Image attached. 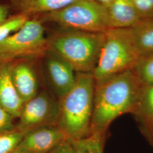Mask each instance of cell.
I'll use <instances>...</instances> for the list:
<instances>
[{
	"label": "cell",
	"instance_id": "obj_6",
	"mask_svg": "<svg viewBox=\"0 0 153 153\" xmlns=\"http://www.w3.org/2000/svg\"><path fill=\"white\" fill-rule=\"evenodd\" d=\"M46 51L43 23L31 18L19 31L0 42V62L43 56Z\"/></svg>",
	"mask_w": 153,
	"mask_h": 153
},
{
	"label": "cell",
	"instance_id": "obj_20",
	"mask_svg": "<svg viewBox=\"0 0 153 153\" xmlns=\"http://www.w3.org/2000/svg\"><path fill=\"white\" fill-rule=\"evenodd\" d=\"M142 19H152L153 17V0H131Z\"/></svg>",
	"mask_w": 153,
	"mask_h": 153
},
{
	"label": "cell",
	"instance_id": "obj_22",
	"mask_svg": "<svg viewBox=\"0 0 153 153\" xmlns=\"http://www.w3.org/2000/svg\"><path fill=\"white\" fill-rule=\"evenodd\" d=\"M50 153H74L71 145V141L69 140H65L62 142L57 148Z\"/></svg>",
	"mask_w": 153,
	"mask_h": 153
},
{
	"label": "cell",
	"instance_id": "obj_11",
	"mask_svg": "<svg viewBox=\"0 0 153 153\" xmlns=\"http://www.w3.org/2000/svg\"><path fill=\"white\" fill-rule=\"evenodd\" d=\"M13 61L0 62V104L15 119H18L24 102L17 92L12 79Z\"/></svg>",
	"mask_w": 153,
	"mask_h": 153
},
{
	"label": "cell",
	"instance_id": "obj_7",
	"mask_svg": "<svg viewBox=\"0 0 153 153\" xmlns=\"http://www.w3.org/2000/svg\"><path fill=\"white\" fill-rule=\"evenodd\" d=\"M59 114V99L43 90L24 103L16 128L26 133L39 126L57 125Z\"/></svg>",
	"mask_w": 153,
	"mask_h": 153
},
{
	"label": "cell",
	"instance_id": "obj_10",
	"mask_svg": "<svg viewBox=\"0 0 153 153\" xmlns=\"http://www.w3.org/2000/svg\"><path fill=\"white\" fill-rule=\"evenodd\" d=\"M11 74L16 91L24 103L38 94V78L30 61L25 60L13 61Z\"/></svg>",
	"mask_w": 153,
	"mask_h": 153
},
{
	"label": "cell",
	"instance_id": "obj_18",
	"mask_svg": "<svg viewBox=\"0 0 153 153\" xmlns=\"http://www.w3.org/2000/svg\"><path fill=\"white\" fill-rule=\"evenodd\" d=\"M29 19L26 16L14 14L0 22V42L19 31Z\"/></svg>",
	"mask_w": 153,
	"mask_h": 153
},
{
	"label": "cell",
	"instance_id": "obj_17",
	"mask_svg": "<svg viewBox=\"0 0 153 153\" xmlns=\"http://www.w3.org/2000/svg\"><path fill=\"white\" fill-rule=\"evenodd\" d=\"M131 71L143 86H153V53L140 56Z\"/></svg>",
	"mask_w": 153,
	"mask_h": 153
},
{
	"label": "cell",
	"instance_id": "obj_19",
	"mask_svg": "<svg viewBox=\"0 0 153 153\" xmlns=\"http://www.w3.org/2000/svg\"><path fill=\"white\" fill-rule=\"evenodd\" d=\"M25 133L18 128L0 133V153H11L22 141Z\"/></svg>",
	"mask_w": 153,
	"mask_h": 153
},
{
	"label": "cell",
	"instance_id": "obj_14",
	"mask_svg": "<svg viewBox=\"0 0 153 153\" xmlns=\"http://www.w3.org/2000/svg\"><path fill=\"white\" fill-rule=\"evenodd\" d=\"M133 115L141 123L143 133L148 139L153 133V86L142 87Z\"/></svg>",
	"mask_w": 153,
	"mask_h": 153
},
{
	"label": "cell",
	"instance_id": "obj_5",
	"mask_svg": "<svg viewBox=\"0 0 153 153\" xmlns=\"http://www.w3.org/2000/svg\"><path fill=\"white\" fill-rule=\"evenodd\" d=\"M33 18L59 27L92 33H105L110 28L107 7L95 0H76L58 11Z\"/></svg>",
	"mask_w": 153,
	"mask_h": 153
},
{
	"label": "cell",
	"instance_id": "obj_2",
	"mask_svg": "<svg viewBox=\"0 0 153 153\" xmlns=\"http://www.w3.org/2000/svg\"><path fill=\"white\" fill-rule=\"evenodd\" d=\"M95 85L92 73H76L74 86L59 100L57 126L70 141L81 139L91 133Z\"/></svg>",
	"mask_w": 153,
	"mask_h": 153
},
{
	"label": "cell",
	"instance_id": "obj_21",
	"mask_svg": "<svg viewBox=\"0 0 153 153\" xmlns=\"http://www.w3.org/2000/svg\"><path fill=\"white\" fill-rule=\"evenodd\" d=\"M14 119H16L0 104V133L16 129Z\"/></svg>",
	"mask_w": 153,
	"mask_h": 153
},
{
	"label": "cell",
	"instance_id": "obj_27",
	"mask_svg": "<svg viewBox=\"0 0 153 153\" xmlns=\"http://www.w3.org/2000/svg\"><path fill=\"white\" fill-rule=\"evenodd\" d=\"M152 19H153V18H152Z\"/></svg>",
	"mask_w": 153,
	"mask_h": 153
},
{
	"label": "cell",
	"instance_id": "obj_13",
	"mask_svg": "<svg viewBox=\"0 0 153 153\" xmlns=\"http://www.w3.org/2000/svg\"><path fill=\"white\" fill-rule=\"evenodd\" d=\"M76 0H10V8L15 14L31 18L58 11Z\"/></svg>",
	"mask_w": 153,
	"mask_h": 153
},
{
	"label": "cell",
	"instance_id": "obj_3",
	"mask_svg": "<svg viewBox=\"0 0 153 153\" xmlns=\"http://www.w3.org/2000/svg\"><path fill=\"white\" fill-rule=\"evenodd\" d=\"M104 33L58 27L47 37V50L60 56L76 73H93L104 42Z\"/></svg>",
	"mask_w": 153,
	"mask_h": 153
},
{
	"label": "cell",
	"instance_id": "obj_12",
	"mask_svg": "<svg viewBox=\"0 0 153 153\" xmlns=\"http://www.w3.org/2000/svg\"><path fill=\"white\" fill-rule=\"evenodd\" d=\"M107 10L110 28L133 27L142 19L131 0H114Z\"/></svg>",
	"mask_w": 153,
	"mask_h": 153
},
{
	"label": "cell",
	"instance_id": "obj_26",
	"mask_svg": "<svg viewBox=\"0 0 153 153\" xmlns=\"http://www.w3.org/2000/svg\"><path fill=\"white\" fill-rule=\"evenodd\" d=\"M148 140L153 147V133L150 136V137L148 138Z\"/></svg>",
	"mask_w": 153,
	"mask_h": 153
},
{
	"label": "cell",
	"instance_id": "obj_24",
	"mask_svg": "<svg viewBox=\"0 0 153 153\" xmlns=\"http://www.w3.org/2000/svg\"><path fill=\"white\" fill-rule=\"evenodd\" d=\"M95 1L107 7L114 0H95Z\"/></svg>",
	"mask_w": 153,
	"mask_h": 153
},
{
	"label": "cell",
	"instance_id": "obj_16",
	"mask_svg": "<svg viewBox=\"0 0 153 153\" xmlns=\"http://www.w3.org/2000/svg\"><path fill=\"white\" fill-rule=\"evenodd\" d=\"M106 133H91L81 139L71 141L74 153H103Z\"/></svg>",
	"mask_w": 153,
	"mask_h": 153
},
{
	"label": "cell",
	"instance_id": "obj_8",
	"mask_svg": "<svg viewBox=\"0 0 153 153\" xmlns=\"http://www.w3.org/2000/svg\"><path fill=\"white\" fill-rule=\"evenodd\" d=\"M44 72L48 86L59 100L68 93L76 80V71L67 61L54 52L44 53Z\"/></svg>",
	"mask_w": 153,
	"mask_h": 153
},
{
	"label": "cell",
	"instance_id": "obj_15",
	"mask_svg": "<svg viewBox=\"0 0 153 153\" xmlns=\"http://www.w3.org/2000/svg\"><path fill=\"white\" fill-rule=\"evenodd\" d=\"M131 28L140 56L153 53V19H142Z\"/></svg>",
	"mask_w": 153,
	"mask_h": 153
},
{
	"label": "cell",
	"instance_id": "obj_25",
	"mask_svg": "<svg viewBox=\"0 0 153 153\" xmlns=\"http://www.w3.org/2000/svg\"><path fill=\"white\" fill-rule=\"evenodd\" d=\"M11 153H31L30 152H28L26 151H24V150H20V149H16V150H14V152H13Z\"/></svg>",
	"mask_w": 153,
	"mask_h": 153
},
{
	"label": "cell",
	"instance_id": "obj_9",
	"mask_svg": "<svg viewBox=\"0 0 153 153\" xmlns=\"http://www.w3.org/2000/svg\"><path fill=\"white\" fill-rule=\"evenodd\" d=\"M67 140L57 125L42 126L26 132L17 149L31 153H50Z\"/></svg>",
	"mask_w": 153,
	"mask_h": 153
},
{
	"label": "cell",
	"instance_id": "obj_1",
	"mask_svg": "<svg viewBox=\"0 0 153 153\" xmlns=\"http://www.w3.org/2000/svg\"><path fill=\"white\" fill-rule=\"evenodd\" d=\"M142 87L131 69L97 83L91 133H106L116 119L126 114H133Z\"/></svg>",
	"mask_w": 153,
	"mask_h": 153
},
{
	"label": "cell",
	"instance_id": "obj_23",
	"mask_svg": "<svg viewBox=\"0 0 153 153\" xmlns=\"http://www.w3.org/2000/svg\"><path fill=\"white\" fill-rule=\"evenodd\" d=\"M10 9L9 5L0 4V22L3 21L9 16Z\"/></svg>",
	"mask_w": 153,
	"mask_h": 153
},
{
	"label": "cell",
	"instance_id": "obj_4",
	"mask_svg": "<svg viewBox=\"0 0 153 153\" xmlns=\"http://www.w3.org/2000/svg\"><path fill=\"white\" fill-rule=\"evenodd\" d=\"M140 55L131 28H111L104 42L93 74L99 83L123 71L131 70Z\"/></svg>",
	"mask_w": 153,
	"mask_h": 153
}]
</instances>
